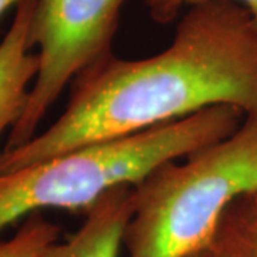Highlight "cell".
Segmentation results:
<instances>
[{
  "mask_svg": "<svg viewBox=\"0 0 257 257\" xmlns=\"http://www.w3.org/2000/svg\"><path fill=\"white\" fill-rule=\"evenodd\" d=\"M20 0H0V16L6 12V10L12 8L13 5H18Z\"/></svg>",
  "mask_w": 257,
  "mask_h": 257,
  "instance_id": "30bf717a",
  "label": "cell"
},
{
  "mask_svg": "<svg viewBox=\"0 0 257 257\" xmlns=\"http://www.w3.org/2000/svg\"><path fill=\"white\" fill-rule=\"evenodd\" d=\"M36 0H20L8 33L0 42V138L13 127L28 106L39 73V55L32 53L29 30Z\"/></svg>",
  "mask_w": 257,
  "mask_h": 257,
  "instance_id": "5b68a950",
  "label": "cell"
},
{
  "mask_svg": "<svg viewBox=\"0 0 257 257\" xmlns=\"http://www.w3.org/2000/svg\"><path fill=\"white\" fill-rule=\"evenodd\" d=\"M126 0H36L29 43L39 47V73L28 106L10 128L5 150L28 143L64 89L99 60L113 55Z\"/></svg>",
  "mask_w": 257,
  "mask_h": 257,
  "instance_id": "277c9868",
  "label": "cell"
},
{
  "mask_svg": "<svg viewBox=\"0 0 257 257\" xmlns=\"http://www.w3.org/2000/svg\"><path fill=\"white\" fill-rule=\"evenodd\" d=\"M179 160L132 186L127 257H184L209 244L226 207L257 189V116Z\"/></svg>",
  "mask_w": 257,
  "mask_h": 257,
  "instance_id": "3957f363",
  "label": "cell"
},
{
  "mask_svg": "<svg viewBox=\"0 0 257 257\" xmlns=\"http://www.w3.org/2000/svg\"><path fill=\"white\" fill-rule=\"evenodd\" d=\"M243 119L244 114L233 106H213L0 173V231L42 209L87 213L110 189L135 186L162 163L227 138Z\"/></svg>",
  "mask_w": 257,
  "mask_h": 257,
  "instance_id": "7a4b0ae2",
  "label": "cell"
},
{
  "mask_svg": "<svg viewBox=\"0 0 257 257\" xmlns=\"http://www.w3.org/2000/svg\"><path fill=\"white\" fill-rule=\"evenodd\" d=\"M132 186L106 192L86 213L79 230L64 241H56L42 257H117L132 214Z\"/></svg>",
  "mask_w": 257,
  "mask_h": 257,
  "instance_id": "8992f818",
  "label": "cell"
},
{
  "mask_svg": "<svg viewBox=\"0 0 257 257\" xmlns=\"http://www.w3.org/2000/svg\"><path fill=\"white\" fill-rule=\"evenodd\" d=\"M60 227L40 213L30 214L16 234L0 240V257H42L43 251L60 237Z\"/></svg>",
  "mask_w": 257,
  "mask_h": 257,
  "instance_id": "ba28073f",
  "label": "cell"
},
{
  "mask_svg": "<svg viewBox=\"0 0 257 257\" xmlns=\"http://www.w3.org/2000/svg\"><path fill=\"white\" fill-rule=\"evenodd\" d=\"M203 0H145L149 16L159 25H169L180 16L182 10ZM248 10L257 25V0H234Z\"/></svg>",
  "mask_w": 257,
  "mask_h": 257,
  "instance_id": "9c48e42d",
  "label": "cell"
},
{
  "mask_svg": "<svg viewBox=\"0 0 257 257\" xmlns=\"http://www.w3.org/2000/svg\"><path fill=\"white\" fill-rule=\"evenodd\" d=\"M70 90L50 127L0 152V173L213 106L257 116V25L234 0H203L186 9L165 50L143 59L113 53L83 70Z\"/></svg>",
  "mask_w": 257,
  "mask_h": 257,
  "instance_id": "6da1fadb",
  "label": "cell"
},
{
  "mask_svg": "<svg viewBox=\"0 0 257 257\" xmlns=\"http://www.w3.org/2000/svg\"><path fill=\"white\" fill-rule=\"evenodd\" d=\"M207 248L211 257H257V189L226 207Z\"/></svg>",
  "mask_w": 257,
  "mask_h": 257,
  "instance_id": "52a82bcc",
  "label": "cell"
},
{
  "mask_svg": "<svg viewBox=\"0 0 257 257\" xmlns=\"http://www.w3.org/2000/svg\"><path fill=\"white\" fill-rule=\"evenodd\" d=\"M184 257H211V254L210 250L206 246V247L199 248V250H196V251H193V253H190V254H187V256Z\"/></svg>",
  "mask_w": 257,
  "mask_h": 257,
  "instance_id": "8fae6325",
  "label": "cell"
}]
</instances>
